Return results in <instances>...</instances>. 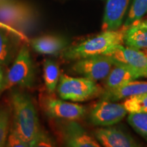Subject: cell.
I'll use <instances>...</instances> for the list:
<instances>
[{
  "label": "cell",
  "instance_id": "obj_1",
  "mask_svg": "<svg viewBox=\"0 0 147 147\" xmlns=\"http://www.w3.org/2000/svg\"><path fill=\"white\" fill-rule=\"evenodd\" d=\"M12 112V123L10 131L16 134L32 146L40 130L37 111L29 95L14 91L10 96Z\"/></svg>",
  "mask_w": 147,
  "mask_h": 147
},
{
  "label": "cell",
  "instance_id": "obj_2",
  "mask_svg": "<svg viewBox=\"0 0 147 147\" xmlns=\"http://www.w3.org/2000/svg\"><path fill=\"white\" fill-rule=\"evenodd\" d=\"M127 29L122 25L118 30L102 32L97 36L66 47L61 51V57L65 60L76 61L96 55H106L113 48L124 44Z\"/></svg>",
  "mask_w": 147,
  "mask_h": 147
},
{
  "label": "cell",
  "instance_id": "obj_3",
  "mask_svg": "<svg viewBox=\"0 0 147 147\" xmlns=\"http://www.w3.org/2000/svg\"><path fill=\"white\" fill-rule=\"evenodd\" d=\"M57 91L59 96L63 100L84 102L102 95L104 90L94 80L61 74Z\"/></svg>",
  "mask_w": 147,
  "mask_h": 147
},
{
  "label": "cell",
  "instance_id": "obj_4",
  "mask_svg": "<svg viewBox=\"0 0 147 147\" xmlns=\"http://www.w3.org/2000/svg\"><path fill=\"white\" fill-rule=\"evenodd\" d=\"M36 80V71L29 48L22 46L4 78L2 91L14 87L31 88Z\"/></svg>",
  "mask_w": 147,
  "mask_h": 147
},
{
  "label": "cell",
  "instance_id": "obj_5",
  "mask_svg": "<svg viewBox=\"0 0 147 147\" xmlns=\"http://www.w3.org/2000/svg\"><path fill=\"white\" fill-rule=\"evenodd\" d=\"M115 65L108 55H96L78 59L71 66V70L76 74L94 81L107 78Z\"/></svg>",
  "mask_w": 147,
  "mask_h": 147
},
{
  "label": "cell",
  "instance_id": "obj_6",
  "mask_svg": "<svg viewBox=\"0 0 147 147\" xmlns=\"http://www.w3.org/2000/svg\"><path fill=\"white\" fill-rule=\"evenodd\" d=\"M34 12L25 3L16 0H0V23L12 28L27 26L32 21Z\"/></svg>",
  "mask_w": 147,
  "mask_h": 147
},
{
  "label": "cell",
  "instance_id": "obj_7",
  "mask_svg": "<svg viewBox=\"0 0 147 147\" xmlns=\"http://www.w3.org/2000/svg\"><path fill=\"white\" fill-rule=\"evenodd\" d=\"M127 113L123 104L102 100L92 108L89 119L95 125L108 127L118 123L125 117Z\"/></svg>",
  "mask_w": 147,
  "mask_h": 147
},
{
  "label": "cell",
  "instance_id": "obj_8",
  "mask_svg": "<svg viewBox=\"0 0 147 147\" xmlns=\"http://www.w3.org/2000/svg\"><path fill=\"white\" fill-rule=\"evenodd\" d=\"M42 108L47 117L51 119L76 121L82 119L86 113L84 106L53 97L44 98Z\"/></svg>",
  "mask_w": 147,
  "mask_h": 147
},
{
  "label": "cell",
  "instance_id": "obj_9",
  "mask_svg": "<svg viewBox=\"0 0 147 147\" xmlns=\"http://www.w3.org/2000/svg\"><path fill=\"white\" fill-rule=\"evenodd\" d=\"M61 138L64 144L69 147H100L96 140L91 137L74 120H65L59 125Z\"/></svg>",
  "mask_w": 147,
  "mask_h": 147
},
{
  "label": "cell",
  "instance_id": "obj_10",
  "mask_svg": "<svg viewBox=\"0 0 147 147\" xmlns=\"http://www.w3.org/2000/svg\"><path fill=\"white\" fill-rule=\"evenodd\" d=\"M21 38L14 28L0 23V65L8 66L21 49Z\"/></svg>",
  "mask_w": 147,
  "mask_h": 147
},
{
  "label": "cell",
  "instance_id": "obj_11",
  "mask_svg": "<svg viewBox=\"0 0 147 147\" xmlns=\"http://www.w3.org/2000/svg\"><path fill=\"white\" fill-rule=\"evenodd\" d=\"M114 63L125 65L140 71L147 67V55L144 51L119 45L108 53ZM141 76V75H140Z\"/></svg>",
  "mask_w": 147,
  "mask_h": 147
},
{
  "label": "cell",
  "instance_id": "obj_12",
  "mask_svg": "<svg viewBox=\"0 0 147 147\" xmlns=\"http://www.w3.org/2000/svg\"><path fill=\"white\" fill-rule=\"evenodd\" d=\"M130 1L131 0L106 1L102 25V32L116 31L121 28Z\"/></svg>",
  "mask_w": 147,
  "mask_h": 147
},
{
  "label": "cell",
  "instance_id": "obj_13",
  "mask_svg": "<svg viewBox=\"0 0 147 147\" xmlns=\"http://www.w3.org/2000/svg\"><path fill=\"white\" fill-rule=\"evenodd\" d=\"M97 141L105 147H137L140 145L131 136L116 127L99 128L95 132Z\"/></svg>",
  "mask_w": 147,
  "mask_h": 147
},
{
  "label": "cell",
  "instance_id": "obj_14",
  "mask_svg": "<svg viewBox=\"0 0 147 147\" xmlns=\"http://www.w3.org/2000/svg\"><path fill=\"white\" fill-rule=\"evenodd\" d=\"M140 77V71L137 69L123 64L115 63L106 78V90L116 89Z\"/></svg>",
  "mask_w": 147,
  "mask_h": 147
},
{
  "label": "cell",
  "instance_id": "obj_15",
  "mask_svg": "<svg viewBox=\"0 0 147 147\" xmlns=\"http://www.w3.org/2000/svg\"><path fill=\"white\" fill-rule=\"evenodd\" d=\"M145 93H147V82L133 80L116 89L104 90L102 100L114 102Z\"/></svg>",
  "mask_w": 147,
  "mask_h": 147
},
{
  "label": "cell",
  "instance_id": "obj_16",
  "mask_svg": "<svg viewBox=\"0 0 147 147\" xmlns=\"http://www.w3.org/2000/svg\"><path fill=\"white\" fill-rule=\"evenodd\" d=\"M31 47L36 53L42 55H57L67 47V42L63 38L53 36L38 37L31 40Z\"/></svg>",
  "mask_w": 147,
  "mask_h": 147
},
{
  "label": "cell",
  "instance_id": "obj_17",
  "mask_svg": "<svg viewBox=\"0 0 147 147\" xmlns=\"http://www.w3.org/2000/svg\"><path fill=\"white\" fill-rule=\"evenodd\" d=\"M124 44L127 47L139 50L147 49V29L129 26L125 34Z\"/></svg>",
  "mask_w": 147,
  "mask_h": 147
},
{
  "label": "cell",
  "instance_id": "obj_18",
  "mask_svg": "<svg viewBox=\"0 0 147 147\" xmlns=\"http://www.w3.org/2000/svg\"><path fill=\"white\" fill-rule=\"evenodd\" d=\"M44 79L45 87L49 93H54L57 87L60 78L59 67L56 62L47 59L44 62Z\"/></svg>",
  "mask_w": 147,
  "mask_h": 147
},
{
  "label": "cell",
  "instance_id": "obj_19",
  "mask_svg": "<svg viewBox=\"0 0 147 147\" xmlns=\"http://www.w3.org/2000/svg\"><path fill=\"white\" fill-rule=\"evenodd\" d=\"M146 14H147V0H133L127 17L123 25L128 28L134 23L142 19Z\"/></svg>",
  "mask_w": 147,
  "mask_h": 147
},
{
  "label": "cell",
  "instance_id": "obj_20",
  "mask_svg": "<svg viewBox=\"0 0 147 147\" xmlns=\"http://www.w3.org/2000/svg\"><path fill=\"white\" fill-rule=\"evenodd\" d=\"M127 121L136 131L147 140L146 113H130Z\"/></svg>",
  "mask_w": 147,
  "mask_h": 147
},
{
  "label": "cell",
  "instance_id": "obj_21",
  "mask_svg": "<svg viewBox=\"0 0 147 147\" xmlns=\"http://www.w3.org/2000/svg\"><path fill=\"white\" fill-rule=\"evenodd\" d=\"M128 113H147V93L126 98L123 103Z\"/></svg>",
  "mask_w": 147,
  "mask_h": 147
},
{
  "label": "cell",
  "instance_id": "obj_22",
  "mask_svg": "<svg viewBox=\"0 0 147 147\" xmlns=\"http://www.w3.org/2000/svg\"><path fill=\"white\" fill-rule=\"evenodd\" d=\"M10 129V113L8 110L0 108V147L5 146Z\"/></svg>",
  "mask_w": 147,
  "mask_h": 147
},
{
  "label": "cell",
  "instance_id": "obj_23",
  "mask_svg": "<svg viewBox=\"0 0 147 147\" xmlns=\"http://www.w3.org/2000/svg\"><path fill=\"white\" fill-rule=\"evenodd\" d=\"M54 146H55L54 141L49 135V134L40 129L36 139L33 142L32 147H51Z\"/></svg>",
  "mask_w": 147,
  "mask_h": 147
},
{
  "label": "cell",
  "instance_id": "obj_24",
  "mask_svg": "<svg viewBox=\"0 0 147 147\" xmlns=\"http://www.w3.org/2000/svg\"><path fill=\"white\" fill-rule=\"evenodd\" d=\"M5 146L8 147H30V144L12 131L9 132Z\"/></svg>",
  "mask_w": 147,
  "mask_h": 147
},
{
  "label": "cell",
  "instance_id": "obj_25",
  "mask_svg": "<svg viewBox=\"0 0 147 147\" xmlns=\"http://www.w3.org/2000/svg\"><path fill=\"white\" fill-rule=\"evenodd\" d=\"M134 26L137 27H140V28H146L147 29V20H144V21H142V20H140L138 21L135 22L132 25ZM130 25V26H131Z\"/></svg>",
  "mask_w": 147,
  "mask_h": 147
},
{
  "label": "cell",
  "instance_id": "obj_26",
  "mask_svg": "<svg viewBox=\"0 0 147 147\" xmlns=\"http://www.w3.org/2000/svg\"><path fill=\"white\" fill-rule=\"evenodd\" d=\"M4 78H5V75H4V73H3V66L0 65V93L2 91L3 82H4Z\"/></svg>",
  "mask_w": 147,
  "mask_h": 147
},
{
  "label": "cell",
  "instance_id": "obj_27",
  "mask_svg": "<svg viewBox=\"0 0 147 147\" xmlns=\"http://www.w3.org/2000/svg\"><path fill=\"white\" fill-rule=\"evenodd\" d=\"M144 52L146 53V54L147 55V50H145ZM140 75L141 77H146V78H147V67L144 69H143L142 71H141Z\"/></svg>",
  "mask_w": 147,
  "mask_h": 147
}]
</instances>
